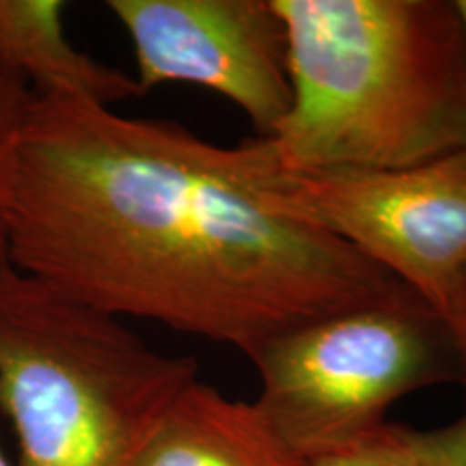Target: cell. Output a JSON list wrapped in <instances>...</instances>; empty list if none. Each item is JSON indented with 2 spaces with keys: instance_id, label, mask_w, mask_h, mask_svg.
Returning <instances> with one entry per match:
<instances>
[{
  "instance_id": "6da1fadb",
  "label": "cell",
  "mask_w": 466,
  "mask_h": 466,
  "mask_svg": "<svg viewBox=\"0 0 466 466\" xmlns=\"http://www.w3.org/2000/svg\"><path fill=\"white\" fill-rule=\"evenodd\" d=\"M9 264L119 319L248 357L294 326L415 294L291 214L255 138L35 96L0 184Z\"/></svg>"
},
{
  "instance_id": "4fadbf2b",
  "label": "cell",
  "mask_w": 466,
  "mask_h": 466,
  "mask_svg": "<svg viewBox=\"0 0 466 466\" xmlns=\"http://www.w3.org/2000/svg\"><path fill=\"white\" fill-rule=\"evenodd\" d=\"M456 3H458L460 15H462V20H464V28H466V0H456Z\"/></svg>"
},
{
  "instance_id": "9c48e42d",
  "label": "cell",
  "mask_w": 466,
  "mask_h": 466,
  "mask_svg": "<svg viewBox=\"0 0 466 466\" xmlns=\"http://www.w3.org/2000/svg\"><path fill=\"white\" fill-rule=\"evenodd\" d=\"M33 100L35 93L26 80L0 58V184H3V173L7 167L11 147H14L17 134L25 126ZM7 266H11L7 233H5L3 206H0V270Z\"/></svg>"
},
{
  "instance_id": "30bf717a",
  "label": "cell",
  "mask_w": 466,
  "mask_h": 466,
  "mask_svg": "<svg viewBox=\"0 0 466 466\" xmlns=\"http://www.w3.org/2000/svg\"><path fill=\"white\" fill-rule=\"evenodd\" d=\"M311 466H423L406 445L401 425L387 423L357 445L313 460Z\"/></svg>"
},
{
  "instance_id": "5b68a950",
  "label": "cell",
  "mask_w": 466,
  "mask_h": 466,
  "mask_svg": "<svg viewBox=\"0 0 466 466\" xmlns=\"http://www.w3.org/2000/svg\"><path fill=\"white\" fill-rule=\"evenodd\" d=\"M279 201L450 318L466 281V149L398 171H283Z\"/></svg>"
},
{
  "instance_id": "8992f818",
  "label": "cell",
  "mask_w": 466,
  "mask_h": 466,
  "mask_svg": "<svg viewBox=\"0 0 466 466\" xmlns=\"http://www.w3.org/2000/svg\"><path fill=\"white\" fill-rule=\"evenodd\" d=\"M130 37L143 91L199 85L236 104L258 138L291 106L288 33L272 0H108Z\"/></svg>"
},
{
  "instance_id": "8fae6325",
  "label": "cell",
  "mask_w": 466,
  "mask_h": 466,
  "mask_svg": "<svg viewBox=\"0 0 466 466\" xmlns=\"http://www.w3.org/2000/svg\"><path fill=\"white\" fill-rule=\"evenodd\" d=\"M401 434L423 466H466V412L434 430L401 425Z\"/></svg>"
},
{
  "instance_id": "3957f363",
  "label": "cell",
  "mask_w": 466,
  "mask_h": 466,
  "mask_svg": "<svg viewBox=\"0 0 466 466\" xmlns=\"http://www.w3.org/2000/svg\"><path fill=\"white\" fill-rule=\"evenodd\" d=\"M199 363L151 348L124 319L0 270V406L20 466H130Z\"/></svg>"
},
{
  "instance_id": "277c9868",
  "label": "cell",
  "mask_w": 466,
  "mask_h": 466,
  "mask_svg": "<svg viewBox=\"0 0 466 466\" xmlns=\"http://www.w3.org/2000/svg\"><path fill=\"white\" fill-rule=\"evenodd\" d=\"M247 359L255 404L309 462L376 434L406 395L462 378L451 324L417 294L299 324Z\"/></svg>"
},
{
  "instance_id": "7a4b0ae2",
  "label": "cell",
  "mask_w": 466,
  "mask_h": 466,
  "mask_svg": "<svg viewBox=\"0 0 466 466\" xmlns=\"http://www.w3.org/2000/svg\"><path fill=\"white\" fill-rule=\"evenodd\" d=\"M291 106L261 149L283 171H398L466 149L456 0H272Z\"/></svg>"
},
{
  "instance_id": "52a82bcc",
  "label": "cell",
  "mask_w": 466,
  "mask_h": 466,
  "mask_svg": "<svg viewBox=\"0 0 466 466\" xmlns=\"http://www.w3.org/2000/svg\"><path fill=\"white\" fill-rule=\"evenodd\" d=\"M130 466H311L255 401L190 382L171 401Z\"/></svg>"
},
{
  "instance_id": "5bb4252c",
  "label": "cell",
  "mask_w": 466,
  "mask_h": 466,
  "mask_svg": "<svg viewBox=\"0 0 466 466\" xmlns=\"http://www.w3.org/2000/svg\"><path fill=\"white\" fill-rule=\"evenodd\" d=\"M0 466H11V464L7 462V458L3 456V451H0Z\"/></svg>"
},
{
  "instance_id": "ba28073f",
  "label": "cell",
  "mask_w": 466,
  "mask_h": 466,
  "mask_svg": "<svg viewBox=\"0 0 466 466\" xmlns=\"http://www.w3.org/2000/svg\"><path fill=\"white\" fill-rule=\"evenodd\" d=\"M66 3L0 0V58L20 74L35 96H67L113 108L145 91L137 76L110 67L69 42Z\"/></svg>"
},
{
  "instance_id": "7c38bea8",
  "label": "cell",
  "mask_w": 466,
  "mask_h": 466,
  "mask_svg": "<svg viewBox=\"0 0 466 466\" xmlns=\"http://www.w3.org/2000/svg\"><path fill=\"white\" fill-rule=\"evenodd\" d=\"M447 322L451 324L453 333L458 337L460 352H462V378H460V384L466 389V281L462 291H460L456 305L451 309L450 318H447Z\"/></svg>"
}]
</instances>
